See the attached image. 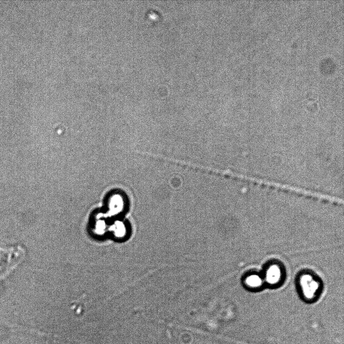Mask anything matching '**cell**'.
<instances>
[{"label": "cell", "mask_w": 344, "mask_h": 344, "mask_svg": "<svg viewBox=\"0 0 344 344\" xmlns=\"http://www.w3.org/2000/svg\"><path fill=\"white\" fill-rule=\"evenodd\" d=\"M246 283L250 286L257 287L260 285L261 282L258 276L252 275L248 277L246 280Z\"/></svg>", "instance_id": "3957f363"}, {"label": "cell", "mask_w": 344, "mask_h": 344, "mask_svg": "<svg viewBox=\"0 0 344 344\" xmlns=\"http://www.w3.org/2000/svg\"><path fill=\"white\" fill-rule=\"evenodd\" d=\"M300 285L303 294L308 298L314 297L319 287L318 283L311 276L307 274L301 277Z\"/></svg>", "instance_id": "6da1fadb"}, {"label": "cell", "mask_w": 344, "mask_h": 344, "mask_svg": "<svg viewBox=\"0 0 344 344\" xmlns=\"http://www.w3.org/2000/svg\"><path fill=\"white\" fill-rule=\"evenodd\" d=\"M281 276L279 268L276 266H272L267 271L266 279L268 283L274 284L279 280Z\"/></svg>", "instance_id": "7a4b0ae2"}]
</instances>
